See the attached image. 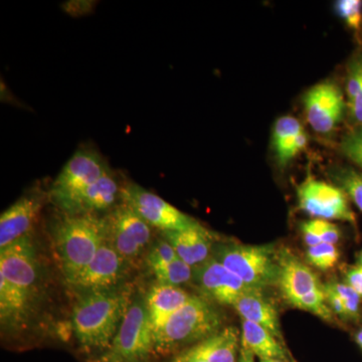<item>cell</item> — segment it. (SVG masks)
<instances>
[{"mask_svg":"<svg viewBox=\"0 0 362 362\" xmlns=\"http://www.w3.org/2000/svg\"><path fill=\"white\" fill-rule=\"evenodd\" d=\"M42 283V266L32 233L0 250L2 329L26 328L37 310Z\"/></svg>","mask_w":362,"mask_h":362,"instance_id":"1","label":"cell"},{"mask_svg":"<svg viewBox=\"0 0 362 362\" xmlns=\"http://www.w3.org/2000/svg\"><path fill=\"white\" fill-rule=\"evenodd\" d=\"M129 300L116 289L81 293L74 305L71 325L85 349H109Z\"/></svg>","mask_w":362,"mask_h":362,"instance_id":"2","label":"cell"},{"mask_svg":"<svg viewBox=\"0 0 362 362\" xmlns=\"http://www.w3.org/2000/svg\"><path fill=\"white\" fill-rule=\"evenodd\" d=\"M104 239L103 218L63 213L56 221L52 240L66 282L92 261Z\"/></svg>","mask_w":362,"mask_h":362,"instance_id":"3","label":"cell"},{"mask_svg":"<svg viewBox=\"0 0 362 362\" xmlns=\"http://www.w3.org/2000/svg\"><path fill=\"white\" fill-rule=\"evenodd\" d=\"M223 314L211 300L192 296L154 333L156 351L168 354L194 345L221 330Z\"/></svg>","mask_w":362,"mask_h":362,"instance_id":"4","label":"cell"},{"mask_svg":"<svg viewBox=\"0 0 362 362\" xmlns=\"http://www.w3.org/2000/svg\"><path fill=\"white\" fill-rule=\"evenodd\" d=\"M211 256L254 289L277 285L278 251L272 245L216 243Z\"/></svg>","mask_w":362,"mask_h":362,"instance_id":"5","label":"cell"},{"mask_svg":"<svg viewBox=\"0 0 362 362\" xmlns=\"http://www.w3.org/2000/svg\"><path fill=\"white\" fill-rule=\"evenodd\" d=\"M156 351L154 329L144 298L129 302L110 347L102 362H139Z\"/></svg>","mask_w":362,"mask_h":362,"instance_id":"6","label":"cell"},{"mask_svg":"<svg viewBox=\"0 0 362 362\" xmlns=\"http://www.w3.org/2000/svg\"><path fill=\"white\" fill-rule=\"evenodd\" d=\"M103 221L106 240L126 263H134L151 246L152 226L127 204H117Z\"/></svg>","mask_w":362,"mask_h":362,"instance_id":"7","label":"cell"},{"mask_svg":"<svg viewBox=\"0 0 362 362\" xmlns=\"http://www.w3.org/2000/svg\"><path fill=\"white\" fill-rule=\"evenodd\" d=\"M109 169L108 164L96 150L80 148L66 162L52 183L49 199L61 209L66 202L96 182Z\"/></svg>","mask_w":362,"mask_h":362,"instance_id":"8","label":"cell"},{"mask_svg":"<svg viewBox=\"0 0 362 362\" xmlns=\"http://www.w3.org/2000/svg\"><path fill=\"white\" fill-rule=\"evenodd\" d=\"M121 201L141 216L149 226L158 228L161 233L187 230L199 223L158 195L136 183H128L122 187Z\"/></svg>","mask_w":362,"mask_h":362,"instance_id":"9","label":"cell"},{"mask_svg":"<svg viewBox=\"0 0 362 362\" xmlns=\"http://www.w3.org/2000/svg\"><path fill=\"white\" fill-rule=\"evenodd\" d=\"M297 197L300 209L314 218L356 223L349 197L339 187L308 176L298 187Z\"/></svg>","mask_w":362,"mask_h":362,"instance_id":"10","label":"cell"},{"mask_svg":"<svg viewBox=\"0 0 362 362\" xmlns=\"http://www.w3.org/2000/svg\"><path fill=\"white\" fill-rule=\"evenodd\" d=\"M192 281L204 298L226 306H233L244 295L259 291L243 282L213 256L194 268Z\"/></svg>","mask_w":362,"mask_h":362,"instance_id":"11","label":"cell"},{"mask_svg":"<svg viewBox=\"0 0 362 362\" xmlns=\"http://www.w3.org/2000/svg\"><path fill=\"white\" fill-rule=\"evenodd\" d=\"M303 104L309 125L322 135L337 129L346 112L342 90L331 81H324L307 90Z\"/></svg>","mask_w":362,"mask_h":362,"instance_id":"12","label":"cell"},{"mask_svg":"<svg viewBox=\"0 0 362 362\" xmlns=\"http://www.w3.org/2000/svg\"><path fill=\"white\" fill-rule=\"evenodd\" d=\"M126 265L127 263L105 237L92 261L66 283L80 294L115 289L117 284L122 280Z\"/></svg>","mask_w":362,"mask_h":362,"instance_id":"13","label":"cell"},{"mask_svg":"<svg viewBox=\"0 0 362 362\" xmlns=\"http://www.w3.org/2000/svg\"><path fill=\"white\" fill-rule=\"evenodd\" d=\"M278 267L276 286L292 306L304 295L323 286L316 274L287 247L278 250Z\"/></svg>","mask_w":362,"mask_h":362,"instance_id":"14","label":"cell"},{"mask_svg":"<svg viewBox=\"0 0 362 362\" xmlns=\"http://www.w3.org/2000/svg\"><path fill=\"white\" fill-rule=\"evenodd\" d=\"M122 187L109 169L101 178L74 197L61 207L64 214L71 216H96L102 211L113 209L121 199Z\"/></svg>","mask_w":362,"mask_h":362,"instance_id":"15","label":"cell"},{"mask_svg":"<svg viewBox=\"0 0 362 362\" xmlns=\"http://www.w3.org/2000/svg\"><path fill=\"white\" fill-rule=\"evenodd\" d=\"M44 206V197L28 194L21 197L0 216V250L32 233Z\"/></svg>","mask_w":362,"mask_h":362,"instance_id":"16","label":"cell"},{"mask_svg":"<svg viewBox=\"0 0 362 362\" xmlns=\"http://www.w3.org/2000/svg\"><path fill=\"white\" fill-rule=\"evenodd\" d=\"M238 351L239 330L233 326H228L206 339L183 350L171 362H237Z\"/></svg>","mask_w":362,"mask_h":362,"instance_id":"17","label":"cell"},{"mask_svg":"<svg viewBox=\"0 0 362 362\" xmlns=\"http://www.w3.org/2000/svg\"><path fill=\"white\" fill-rule=\"evenodd\" d=\"M181 259L192 268L201 265L211 257L216 237L201 223L182 230L162 232Z\"/></svg>","mask_w":362,"mask_h":362,"instance_id":"18","label":"cell"},{"mask_svg":"<svg viewBox=\"0 0 362 362\" xmlns=\"http://www.w3.org/2000/svg\"><path fill=\"white\" fill-rule=\"evenodd\" d=\"M309 138L303 125L292 116L279 118L272 132V148L280 168H285L307 147Z\"/></svg>","mask_w":362,"mask_h":362,"instance_id":"19","label":"cell"},{"mask_svg":"<svg viewBox=\"0 0 362 362\" xmlns=\"http://www.w3.org/2000/svg\"><path fill=\"white\" fill-rule=\"evenodd\" d=\"M192 295L177 286L157 283L145 296L147 311L153 325L154 333L160 329L163 324L176 311L180 310Z\"/></svg>","mask_w":362,"mask_h":362,"instance_id":"20","label":"cell"},{"mask_svg":"<svg viewBox=\"0 0 362 362\" xmlns=\"http://www.w3.org/2000/svg\"><path fill=\"white\" fill-rule=\"evenodd\" d=\"M233 307H235L243 320L262 326L278 339L282 338L278 312L275 306L266 299L263 292L256 291L244 295Z\"/></svg>","mask_w":362,"mask_h":362,"instance_id":"21","label":"cell"},{"mask_svg":"<svg viewBox=\"0 0 362 362\" xmlns=\"http://www.w3.org/2000/svg\"><path fill=\"white\" fill-rule=\"evenodd\" d=\"M243 347L261 359H284L285 350L278 338L262 326L243 320Z\"/></svg>","mask_w":362,"mask_h":362,"instance_id":"22","label":"cell"},{"mask_svg":"<svg viewBox=\"0 0 362 362\" xmlns=\"http://www.w3.org/2000/svg\"><path fill=\"white\" fill-rule=\"evenodd\" d=\"M346 112L350 122L362 125V52L354 54L349 62L346 70Z\"/></svg>","mask_w":362,"mask_h":362,"instance_id":"23","label":"cell"},{"mask_svg":"<svg viewBox=\"0 0 362 362\" xmlns=\"http://www.w3.org/2000/svg\"><path fill=\"white\" fill-rule=\"evenodd\" d=\"M156 276L157 283L160 284L177 286L192 281L194 268L185 263L180 257L170 263L150 269Z\"/></svg>","mask_w":362,"mask_h":362,"instance_id":"24","label":"cell"},{"mask_svg":"<svg viewBox=\"0 0 362 362\" xmlns=\"http://www.w3.org/2000/svg\"><path fill=\"white\" fill-rule=\"evenodd\" d=\"M332 176L338 187L356 204L362 213V171L354 168H337Z\"/></svg>","mask_w":362,"mask_h":362,"instance_id":"25","label":"cell"},{"mask_svg":"<svg viewBox=\"0 0 362 362\" xmlns=\"http://www.w3.org/2000/svg\"><path fill=\"white\" fill-rule=\"evenodd\" d=\"M293 306L301 310L311 312L323 320L331 321L333 319V312L327 303L323 286L298 299Z\"/></svg>","mask_w":362,"mask_h":362,"instance_id":"26","label":"cell"},{"mask_svg":"<svg viewBox=\"0 0 362 362\" xmlns=\"http://www.w3.org/2000/svg\"><path fill=\"white\" fill-rule=\"evenodd\" d=\"M324 287L337 294L341 299L346 311L347 320L358 321L361 318V304L362 298L345 283L333 282L324 285Z\"/></svg>","mask_w":362,"mask_h":362,"instance_id":"27","label":"cell"},{"mask_svg":"<svg viewBox=\"0 0 362 362\" xmlns=\"http://www.w3.org/2000/svg\"><path fill=\"white\" fill-rule=\"evenodd\" d=\"M306 257L307 261L312 266L320 270L327 271L337 265L340 258V252L337 245L320 243L317 246L308 247Z\"/></svg>","mask_w":362,"mask_h":362,"instance_id":"28","label":"cell"},{"mask_svg":"<svg viewBox=\"0 0 362 362\" xmlns=\"http://www.w3.org/2000/svg\"><path fill=\"white\" fill-rule=\"evenodd\" d=\"M339 148L343 156L354 162L362 171V125L356 126L343 136Z\"/></svg>","mask_w":362,"mask_h":362,"instance_id":"29","label":"cell"},{"mask_svg":"<svg viewBox=\"0 0 362 362\" xmlns=\"http://www.w3.org/2000/svg\"><path fill=\"white\" fill-rule=\"evenodd\" d=\"M335 11L350 28L359 30L362 25V1L339 0L335 2Z\"/></svg>","mask_w":362,"mask_h":362,"instance_id":"30","label":"cell"},{"mask_svg":"<svg viewBox=\"0 0 362 362\" xmlns=\"http://www.w3.org/2000/svg\"><path fill=\"white\" fill-rule=\"evenodd\" d=\"M177 258V254L168 240L160 239L152 243L151 246L149 247L146 263L149 268L152 269L170 263Z\"/></svg>","mask_w":362,"mask_h":362,"instance_id":"31","label":"cell"},{"mask_svg":"<svg viewBox=\"0 0 362 362\" xmlns=\"http://www.w3.org/2000/svg\"><path fill=\"white\" fill-rule=\"evenodd\" d=\"M311 223L321 243L337 245L339 242L341 235L337 225L328 221L319 220V218L311 220Z\"/></svg>","mask_w":362,"mask_h":362,"instance_id":"32","label":"cell"},{"mask_svg":"<svg viewBox=\"0 0 362 362\" xmlns=\"http://www.w3.org/2000/svg\"><path fill=\"white\" fill-rule=\"evenodd\" d=\"M344 283L362 298V267H349L345 272Z\"/></svg>","mask_w":362,"mask_h":362,"instance_id":"33","label":"cell"},{"mask_svg":"<svg viewBox=\"0 0 362 362\" xmlns=\"http://www.w3.org/2000/svg\"><path fill=\"white\" fill-rule=\"evenodd\" d=\"M301 232L302 235H303L305 244H306L308 247L317 246V245L320 244L321 240L319 239L318 235H317L311 221L302 223Z\"/></svg>","mask_w":362,"mask_h":362,"instance_id":"34","label":"cell"},{"mask_svg":"<svg viewBox=\"0 0 362 362\" xmlns=\"http://www.w3.org/2000/svg\"><path fill=\"white\" fill-rule=\"evenodd\" d=\"M239 362H254V354L243 347L240 352Z\"/></svg>","mask_w":362,"mask_h":362,"instance_id":"35","label":"cell"},{"mask_svg":"<svg viewBox=\"0 0 362 362\" xmlns=\"http://www.w3.org/2000/svg\"><path fill=\"white\" fill-rule=\"evenodd\" d=\"M356 342L357 344H358L359 346H361V349H362V329L359 330L358 332H357Z\"/></svg>","mask_w":362,"mask_h":362,"instance_id":"36","label":"cell"},{"mask_svg":"<svg viewBox=\"0 0 362 362\" xmlns=\"http://www.w3.org/2000/svg\"><path fill=\"white\" fill-rule=\"evenodd\" d=\"M358 266L362 267V250L361 254H359Z\"/></svg>","mask_w":362,"mask_h":362,"instance_id":"37","label":"cell"},{"mask_svg":"<svg viewBox=\"0 0 362 362\" xmlns=\"http://www.w3.org/2000/svg\"><path fill=\"white\" fill-rule=\"evenodd\" d=\"M182 362H206V361H182Z\"/></svg>","mask_w":362,"mask_h":362,"instance_id":"38","label":"cell"},{"mask_svg":"<svg viewBox=\"0 0 362 362\" xmlns=\"http://www.w3.org/2000/svg\"><path fill=\"white\" fill-rule=\"evenodd\" d=\"M261 362H269L268 359H261Z\"/></svg>","mask_w":362,"mask_h":362,"instance_id":"39","label":"cell"}]
</instances>
